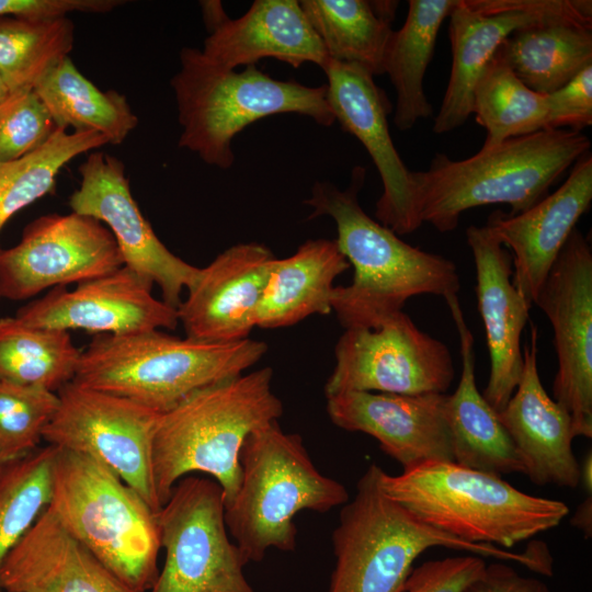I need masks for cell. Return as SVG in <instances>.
<instances>
[{
  "mask_svg": "<svg viewBox=\"0 0 592 592\" xmlns=\"http://www.w3.org/2000/svg\"><path fill=\"white\" fill-rule=\"evenodd\" d=\"M365 177L366 170L356 166L346 189L316 182L305 200L312 209L309 218L329 216L334 220L335 242L354 269L352 282L335 286L331 299L332 312L344 329L374 328L401 311L411 297L447 299L457 296L460 288L452 260L405 242L363 210L358 193Z\"/></svg>",
  "mask_w": 592,
  "mask_h": 592,
  "instance_id": "obj_1",
  "label": "cell"
},
{
  "mask_svg": "<svg viewBox=\"0 0 592 592\" xmlns=\"http://www.w3.org/2000/svg\"><path fill=\"white\" fill-rule=\"evenodd\" d=\"M590 147L581 132L546 128L464 160L436 153L426 170L412 171L418 216L422 224L449 232L470 208L502 203L511 207L510 215L520 214L548 195Z\"/></svg>",
  "mask_w": 592,
  "mask_h": 592,
  "instance_id": "obj_2",
  "label": "cell"
},
{
  "mask_svg": "<svg viewBox=\"0 0 592 592\" xmlns=\"http://www.w3.org/2000/svg\"><path fill=\"white\" fill-rule=\"evenodd\" d=\"M263 367L202 388L160 414L152 445V477L162 504L187 474L205 473L220 486L225 506L240 485L239 454L254 430L277 421L283 405Z\"/></svg>",
  "mask_w": 592,
  "mask_h": 592,
  "instance_id": "obj_3",
  "label": "cell"
},
{
  "mask_svg": "<svg viewBox=\"0 0 592 592\" xmlns=\"http://www.w3.org/2000/svg\"><path fill=\"white\" fill-rule=\"evenodd\" d=\"M382 470L369 465L356 483L354 498L343 504L332 533L335 565L327 592H402L412 563L432 547L512 560L550 574L551 560L543 544L514 553L466 543L426 525L382 490Z\"/></svg>",
  "mask_w": 592,
  "mask_h": 592,
  "instance_id": "obj_4",
  "label": "cell"
},
{
  "mask_svg": "<svg viewBox=\"0 0 592 592\" xmlns=\"http://www.w3.org/2000/svg\"><path fill=\"white\" fill-rule=\"evenodd\" d=\"M382 490L426 525L470 544L511 548L551 530L568 505L525 493L500 476L454 462H428L391 476Z\"/></svg>",
  "mask_w": 592,
  "mask_h": 592,
  "instance_id": "obj_5",
  "label": "cell"
},
{
  "mask_svg": "<svg viewBox=\"0 0 592 592\" xmlns=\"http://www.w3.org/2000/svg\"><path fill=\"white\" fill-rule=\"evenodd\" d=\"M266 351V343L250 338L214 344L160 330L98 334L81 352L72 382L163 413L202 388L243 374Z\"/></svg>",
  "mask_w": 592,
  "mask_h": 592,
  "instance_id": "obj_6",
  "label": "cell"
},
{
  "mask_svg": "<svg viewBox=\"0 0 592 592\" xmlns=\"http://www.w3.org/2000/svg\"><path fill=\"white\" fill-rule=\"evenodd\" d=\"M180 64L171 79L182 127L179 147L196 153L209 166L230 168L235 162L232 139L270 115L300 114L325 127L335 122L327 84L307 87L277 80L255 65L241 71L226 69L192 47L181 49Z\"/></svg>",
  "mask_w": 592,
  "mask_h": 592,
  "instance_id": "obj_7",
  "label": "cell"
},
{
  "mask_svg": "<svg viewBox=\"0 0 592 592\" xmlns=\"http://www.w3.org/2000/svg\"><path fill=\"white\" fill-rule=\"evenodd\" d=\"M239 463L240 485L225 506V523L246 563L262 561L270 548L295 550L299 511L325 513L349 501L346 488L316 468L301 436L277 421L246 437Z\"/></svg>",
  "mask_w": 592,
  "mask_h": 592,
  "instance_id": "obj_8",
  "label": "cell"
},
{
  "mask_svg": "<svg viewBox=\"0 0 592 592\" xmlns=\"http://www.w3.org/2000/svg\"><path fill=\"white\" fill-rule=\"evenodd\" d=\"M48 506L119 581L136 592L150 590L161 548L157 512L115 474L89 456L56 448Z\"/></svg>",
  "mask_w": 592,
  "mask_h": 592,
  "instance_id": "obj_9",
  "label": "cell"
},
{
  "mask_svg": "<svg viewBox=\"0 0 592 592\" xmlns=\"http://www.w3.org/2000/svg\"><path fill=\"white\" fill-rule=\"evenodd\" d=\"M156 519L166 559L149 592H255L229 539L224 493L215 480H179Z\"/></svg>",
  "mask_w": 592,
  "mask_h": 592,
  "instance_id": "obj_10",
  "label": "cell"
},
{
  "mask_svg": "<svg viewBox=\"0 0 592 592\" xmlns=\"http://www.w3.org/2000/svg\"><path fill=\"white\" fill-rule=\"evenodd\" d=\"M57 395L58 408L43 435L47 445L95 459L158 512L152 445L161 413L73 382Z\"/></svg>",
  "mask_w": 592,
  "mask_h": 592,
  "instance_id": "obj_11",
  "label": "cell"
},
{
  "mask_svg": "<svg viewBox=\"0 0 592 592\" xmlns=\"http://www.w3.org/2000/svg\"><path fill=\"white\" fill-rule=\"evenodd\" d=\"M334 355L326 397L348 391L445 394L455 377L448 346L402 310L374 328L344 329Z\"/></svg>",
  "mask_w": 592,
  "mask_h": 592,
  "instance_id": "obj_12",
  "label": "cell"
},
{
  "mask_svg": "<svg viewBox=\"0 0 592 592\" xmlns=\"http://www.w3.org/2000/svg\"><path fill=\"white\" fill-rule=\"evenodd\" d=\"M554 333L558 369L554 400L570 415L574 436L592 437V250L576 227L534 301Z\"/></svg>",
  "mask_w": 592,
  "mask_h": 592,
  "instance_id": "obj_13",
  "label": "cell"
},
{
  "mask_svg": "<svg viewBox=\"0 0 592 592\" xmlns=\"http://www.w3.org/2000/svg\"><path fill=\"white\" fill-rule=\"evenodd\" d=\"M452 69L433 132L460 127L471 115L475 86L515 31L554 21L592 25L590 0H457L449 15Z\"/></svg>",
  "mask_w": 592,
  "mask_h": 592,
  "instance_id": "obj_14",
  "label": "cell"
},
{
  "mask_svg": "<svg viewBox=\"0 0 592 592\" xmlns=\"http://www.w3.org/2000/svg\"><path fill=\"white\" fill-rule=\"evenodd\" d=\"M123 265L112 234L99 220L73 212L43 215L24 228L18 244L0 249V298L29 299Z\"/></svg>",
  "mask_w": 592,
  "mask_h": 592,
  "instance_id": "obj_15",
  "label": "cell"
},
{
  "mask_svg": "<svg viewBox=\"0 0 592 592\" xmlns=\"http://www.w3.org/2000/svg\"><path fill=\"white\" fill-rule=\"evenodd\" d=\"M78 171L80 185L69 198L72 212L102 223L112 234L124 266L156 284L162 300L178 308L182 292L193 285L200 267L177 257L158 238L132 194L121 160L91 151Z\"/></svg>",
  "mask_w": 592,
  "mask_h": 592,
  "instance_id": "obj_16",
  "label": "cell"
},
{
  "mask_svg": "<svg viewBox=\"0 0 592 592\" xmlns=\"http://www.w3.org/2000/svg\"><path fill=\"white\" fill-rule=\"evenodd\" d=\"M153 284L126 266L103 276L52 288L18 311L24 323L45 329L83 330L124 335L152 330H173L177 308L152 295Z\"/></svg>",
  "mask_w": 592,
  "mask_h": 592,
  "instance_id": "obj_17",
  "label": "cell"
},
{
  "mask_svg": "<svg viewBox=\"0 0 592 592\" xmlns=\"http://www.w3.org/2000/svg\"><path fill=\"white\" fill-rule=\"evenodd\" d=\"M323 71L335 121L362 143L380 175L377 221L398 236L412 234L422 223L415 207L412 171L400 158L389 133V100L374 77L358 66L330 59Z\"/></svg>",
  "mask_w": 592,
  "mask_h": 592,
  "instance_id": "obj_18",
  "label": "cell"
},
{
  "mask_svg": "<svg viewBox=\"0 0 592 592\" xmlns=\"http://www.w3.org/2000/svg\"><path fill=\"white\" fill-rule=\"evenodd\" d=\"M275 259L262 243L241 242L200 267L177 308L186 338L214 344L248 339Z\"/></svg>",
  "mask_w": 592,
  "mask_h": 592,
  "instance_id": "obj_19",
  "label": "cell"
},
{
  "mask_svg": "<svg viewBox=\"0 0 592 592\" xmlns=\"http://www.w3.org/2000/svg\"><path fill=\"white\" fill-rule=\"evenodd\" d=\"M592 202V155L583 153L562 185L528 209L492 212L488 230L512 251V283L531 305L567 239Z\"/></svg>",
  "mask_w": 592,
  "mask_h": 592,
  "instance_id": "obj_20",
  "label": "cell"
},
{
  "mask_svg": "<svg viewBox=\"0 0 592 592\" xmlns=\"http://www.w3.org/2000/svg\"><path fill=\"white\" fill-rule=\"evenodd\" d=\"M445 395L348 391L327 397V412L338 428L376 439L382 451L407 469L454 462L443 412Z\"/></svg>",
  "mask_w": 592,
  "mask_h": 592,
  "instance_id": "obj_21",
  "label": "cell"
},
{
  "mask_svg": "<svg viewBox=\"0 0 592 592\" xmlns=\"http://www.w3.org/2000/svg\"><path fill=\"white\" fill-rule=\"evenodd\" d=\"M466 240L474 258L475 291L490 358L489 379L482 396L499 412L522 376L521 334L532 306L512 283L511 253L488 228L469 226Z\"/></svg>",
  "mask_w": 592,
  "mask_h": 592,
  "instance_id": "obj_22",
  "label": "cell"
},
{
  "mask_svg": "<svg viewBox=\"0 0 592 592\" xmlns=\"http://www.w3.org/2000/svg\"><path fill=\"white\" fill-rule=\"evenodd\" d=\"M522 351V376L508 403L498 412L499 420L514 443L523 474L533 483L576 488L580 483V464L572 451V421L542 385L538 330L533 323L530 341Z\"/></svg>",
  "mask_w": 592,
  "mask_h": 592,
  "instance_id": "obj_23",
  "label": "cell"
},
{
  "mask_svg": "<svg viewBox=\"0 0 592 592\" xmlns=\"http://www.w3.org/2000/svg\"><path fill=\"white\" fill-rule=\"evenodd\" d=\"M3 592H136L76 539L46 506L0 568Z\"/></svg>",
  "mask_w": 592,
  "mask_h": 592,
  "instance_id": "obj_24",
  "label": "cell"
},
{
  "mask_svg": "<svg viewBox=\"0 0 592 592\" xmlns=\"http://www.w3.org/2000/svg\"><path fill=\"white\" fill-rule=\"evenodd\" d=\"M201 52L226 69L275 58L294 68L312 62L323 70L330 61L296 0H255L242 16L214 29Z\"/></svg>",
  "mask_w": 592,
  "mask_h": 592,
  "instance_id": "obj_25",
  "label": "cell"
},
{
  "mask_svg": "<svg viewBox=\"0 0 592 592\" xmlns=\"http://www.w3.org/2000/svg\"><path fill=\"white\" fill-rule=\"evenodd\" d=\"M455 322L462 357L456 390L445 395L443 412L454 463L497 476L523 474L514 443L496 411L478 390L475 376V339L457 296L445 299Z\"/></svg>",
  "mask_w": 592,
  "mask_h": 592,
  "instance_id": "obj_26",
  "label": "cell"
},
{
  "mask_svg": "<svg viewBox=\"0 0 592 592\" xmlns=\"http://www.w3.org/2000/svg\"><path fill=\"white\" fill-rule=\"evenodd\" d=\"M350 267L335 240H307L284 259H275L260 301L255 326L275 329L311 315L332 312L335 278Z\"/></svg>",
  "mask_w": 592,
  "mask_h": 592,
  "instance_id": "obj_27",
  "label": "cell"
},
{
  "mask_svg": "<svg viewBox=\"0 0 592 592\" xmlns=\"http://www.w3.org/2000/svg\"><path fill=\"white\" fill-rule=\"evenodd\" d=\"M496 56L527 88L548 95L592 66V25L554 21L525 26Z\"/></svg>",
  "mask_w": 592,
  "mask_h": 592,
  "instance_id": "obj_28",
  "label": "cell"
},
{
  "mask_svg": "<svg viewBox=\"0 0 592 592\" xmlns=\"http://www.w3.org/2000/svg\"><path fill=\"white\" fill-rule=\"evenodd\" d=\"M457 0H410L403 25L392 31L384 61L396 90L394 123L399 130L428 118L433 107L423 89L440 29Z\"/></svg>",
  "mask_w": 592,
  "mask_h": 592,
  "instance_id": "obj_29",
  "label": "cell"
},
{
  "mask_svg": "<svg viewBox=\"0 0 592 592\" xmlns=\"http://www.w3.org/2000/svg\"><path fill=\"white\" fill-rule=\"evenodd\" d=\"M58 128L96 132L109 145H121L136 128L138 118L126 96L102 91L65 57L35 86Z\"/></svg>",
  "mask_w": 592,
  "mask_h": 592,
  "instance_id": "obj_30",
  "label": "cell"
},
{
  "mask_svg": "<svg viewBox=\"0 0 592 592\" xmlns=\"http://www.w3.org/2000/svg\"><path fill=\"white\" fill-rule=\"evenodd\" d=\"M300 7L331 60L358 66L373 77L384 75L392 34L366 0H303Z\"/></svg>",
  "mask_w": 592,
  "mask_h": 592,
  "instance_id": "obj_31",
  "label": "cell"
},
{
  "mask_svg": "<svg viewBox=\"0 0 592 592\" xmlns=\"http://www.w3.org/2000/svg\"><path fill=\"white\" fill-rule=\"evenodd\" d=\"M70 332L0 318V380L57 392L72 382L80 355Z\"/></svg>",
  "mask_w": 592,
  "mask_h": 592,
  "instance_id": "obj_32",
  "label": "cell"
},
{
  "mask_svg": "<svg viewBox=\"0 0 592 592\" xmlns=\"http://www.w3.org/2000/svg\"><path fill=\"white\" fill-rule=\"evenodd\" d=\"M471 114L487 132L481 149H490L510 138L546 129L548 100L527 88L494 55L475 86Z\"/></svg>",
  "mask_w": 592,
  "mask_h": 592,
  "instance_id": "obj_33",
  "label": "cell"
},
{
  "mask_svg": "<svg viewBox=\"0 0 592 592\" xmlns=\"http://www.w3.org/2000/svg\"><path fill=\"white\" fill-rule=\"evenodd\" d=\"M75 43V24L68 18L30 21L0 16V78L10 93L34 90L38 81Z\"/></svg>",
  "mask_w": 592,
  "mask_h": 592,
  "instance_id": "obj_34",
  "label": "cell"
},
{
  "mask_svg": "<svg viewBox=\"0 0 592 592\" xmlns=\"http://www.w3.org/2000/svg\"><path fill=\"white\" fill-rule=\"evenodd\" d=\"M105 145L106 138L96 132L57 128L37 150L0 163V232L14 214L52 191L65 164Z\"/></svg>",
  "mask_w": 592,
  "mask_h": 592,
  "instance_id": "obj_35",
  "label": "cell"
},
{
  "mask_svg": "<svg viewBox=\"0 0 592 592\" xmlns=\"http://www.w3.org/2000/svg\"><path fill=\"white\" fill-rule=\"evenodd\" d=\"M55 453L52 445L37 447L4 464L0 471V568L49 505ZM0 592H3L1 587Z\"/></svg>",
  "mask_w": 592,
  "mask_h": 592,
  "instance_id": "obj_36",
  "label": "cell"
},
{
  "mask_svg": "<svg viewBox=\"0 0 592 592\" xmlns=\"http://www.w3.org/2000/svg\"><path fill=\"white\" fill-rule=\"evenodd\" d=\"M58 403L55 391L0 380V460L3 464L37 448Z\"/></svg>",
  "mask_w": 592,
  "mask_h": 592,
  "instance_id": "obj_37",
  "label": "cell"
},
{
  "mask_svg": "<svg viewBox=\"0 0 592 592\" xmlns=\"http://www.w3.org/2000/svg\"><path fill=\"white\" fill-rule=\"evenodd\" d=\"M57 128L48 109L34 90L10 93L0 103V163L37 150Z\"/></svg>",
  "mask_w": 592,
  "mask_h": 592,
  "instance_id": "obj_38",
  "label": "cell"
},
{
  "mask_svg": "<svg viewBox=\"0 0 592 592\" xmlns=\"http://www.w3.org/2000/svg\"><path fill=\"white\" fill-rule=\"evenodd\" d=\"M486 566L477 555L429 560L412 568L402 592H464Z\"/></svg>",
  "mask_w": 592,
  "mask_h": 592,
  "instance_id": "obj_39",
  "label": "cell"
},
{
  "mask_svg": "<svg viewBox=\"0 0 592 592\" xmlns=\"http://www.w3.org/2000/svg\"><path fill=\"white\" fill-rule=\"evenodd\" d=\"M547 128L581 132L592 125V66L547 95Z\"/></svg>",
  "mask_w": 592,
  "mask_h": 592,
  "instance_id": "obj_40",
  "label": "cell"
},
{
  "mask_svg": "<svg viewBox=\"0 0 592 592\" xmlns=\"http://www.w3.org/2000/svg\"><path fill=\"white\" fill-rule=\"evenodd\" d=\"M125 3L123 0H0V16L52 21L72 12L109 13Z\"/></svg>",
  "mask_w": 592,
  "mask_h": 592,
  "instance_id": "obj_41",
  "label": "cell"
},
{
  "mask_svg": "<svg viewBox=\"0 0 592 592\" xmlns=\"http://www.w3.org/2000/svg\"><path fill=\"white\" fill-rule=\"evenodd\" d=\"M464 592H550L540 580L524 577L514 568L493 562Z\"/></svg>",
  "mask_w": 592,
  "mask_h": 592,
  "instance_id": "obj_42",
  "label": "cell"
},
{
  "mask_svg": "<svg viewBox=\"0 0 592 592\" xmlns=\"http://www.w3.org/2000/svg\"><path fill=\"white\" fill-rule=\"evenodd\" d=\"M570 523L572 526L580 528L585 538L592 535V498L589 496L580 503L573 513Z\"/></svg>",
  "mask_w": 592,
  "mask_h": 592,
  "instance_id": "obj_43",
  "label": "cell"
},
{
  "mask_svg": "<svg viewBox=\"0 0 592 592\" xmlns=\"http://www.w3.org/2000/svg\"><path fill=\"white\" fill-rule=\"evenodd\" d=\"M201 5L204 21L209 32L228 19L219 1H202Z\"/></svg>",
  "mask_w": 592,
  "mask_h": 592,
  "instance_id": "obj_44",
  "label": "cell"
},
{
  "mask_svg": "<svg viewBox=\"0 0 592 592\" xmlns=\"http://www.w3.org/2000/svg\"><path fill=\"white\" fill-rule=\"evenodd\" d=\"M580 482L585 491L591 496L592 492V454L589 452L580 465Z\"/></svg>",
  "mask_w": 592,
  "mask_h": 592,
  "instance_id": "obj_45",
  "label": "cell"
},
{
  "mask_svg": "<svg viewBox=\"0 0 592 592\" xmlns=\"http://www.w3.org/2000/svg\"><path fill=\"white\" fill-rule=\"evenodd\" d=\"M10 94V91L4 83V81L0 78V103Z\"/></svg>",
  "mask_w": 592,
  "mask_h": 592,
  "instance_id": "obj_46",
  "label": "cell"
},
{
  "mask_svg": "<svg viewBox=\"0 0 592 592\" xmlns=\"http://www.w3.org/2000/svg\"><path fill=\"white\" fill-rule=\"evenodd\" d=\"M3 465L4 464L0 460V471H1L2 467H3Z\"/></svg>",
  "mask_w": 592,
  "mask_h": 592,
  "instance_id": "obj_47",
  "label": "cell"
},
{
  "mask_svg": "<svg viewBox=\"0 0 592 592\" xmlns=\"http://www.w3.org/2000/svg\"><path fill=\"white\" fill-rule=\"evenodd\" d=\"M1 299V298H0Z\"/></svg>",
  "mask_w": 592,
  "mask_h": 592,
  "instance_id": "obj_48",
  "label": "cell"
}]
</instances>
